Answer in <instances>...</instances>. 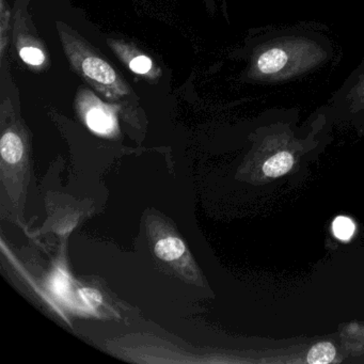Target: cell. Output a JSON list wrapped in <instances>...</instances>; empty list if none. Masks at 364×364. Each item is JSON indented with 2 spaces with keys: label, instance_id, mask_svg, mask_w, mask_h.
Segmentation results:
<instances>
[{
  "label": "cell",
  "instance_id": "obj_1",
  "mask_svg": "<svg viewBox=\"0 0 364 364\" xmlns=\"http://www.w3.org/2000/svg\"><path fill=\"white\" fill-rule=\"evenodd\" d=\"M326 56L318 44L306 38H282L255 54L251 76L261 80H285L316 67Z\"/></svg>",
  "mask_w": 364,
  "mask_h": 364
},
{
  "label": "cell",
  "instance_id": "obj_2",
  "mask_svg": "<svg viewBox=\"0 0 364 364\" xmlns=\"http://www.w3.org/2000/svg\"><path fill=\"white\" fill-rule=\"evenodd\" d=\"M57 31L65 56L80 77L107 99L118 100L129 95V85L90 44L63 23H57Z\"/></svg>",
  "mask_w": 364,
  "mask_h": 364
},
{
  "label": "cell",
  "instance_id": "obj_3",
  "mask_svg": "<svg viewBox=\"0 0 364 364\" xmlns=\"http://www.w3.org/2000/svg\"><path fill=\"white\" fill-rule=\"evenodd\" d=\"M77 106L91 131L100 135H109L117 129V118L110 106L106 105L91 91L80 89Z\"/></svg>",
  "mask_w": 364,
  "mask_h": 364
},
{
  "label": "cell",
  "instance_id": "obj_4",
  "mask_svg": "<svg viewBox=\"0 0 364 364\" xmlns=\"http://www.w3.org/2000/svg\"><path fill=\"white\" fill-rule=\"evenodd\" d=\"M0 153L8 164L20 163L24 154V144L20 135L10 129L6 131L0 141Z\"/></svg>",
  "mask_w": 364,
  "mask_h": 364
},
{
  "label": "cell",
  "instance_id": "obj_5",
  "mask_svg": "<svg viewBox=\"0 0 364 364\" xmlns=\"http://www.w3.org/2000/svg\"><path fill=\"white\" fill-rule=\"evenodd\" d=\"M127 50H129V56L120 50H114L119 58L122 59L127 63L132 72L139 75H148L153 71V61L150 57L136 50L135 48L124 44Z\"/></svg>",
  "mask_w": 364,
  "mask_h": 364
},
{
  "label": "cell",
  "instance_id": "obj_6",
  "mask_svg": "<svg viewBox=\"0 0 364 364\" xmlns=\"http://www.w3.org/2000/svg\"><path fill=\"white\" fill-rule=\"evenodd\" d=\"M293 165V155L287 151H283V152L277 153L264 163L263 172L266 176H269V178H278L283 174H287L291 169Z\"/></svg>",
  "mask_w": 364,
  "mask_h": 364
},
{
  "label": "cell",
  "instance_id": "obj_7",
  "mask_svg": "<svg viewBox=\"0 0 364 364\" xmlns=\"http://www.w3.org/2000/svg\"><path fill=\"white\" fill-rule=\"evenodd\" d=\"M184 242L178 237L168 236L155 245V255L164 261H174L180 259L185 253Z\"/></svg>",
  "mask_w": 364,
  "mask_h": 364
},
{
  "label": "cell",
  "instance_id": "obj_8",
  "mask_svg": "<svg viewBox=\"0 0 364 364\" xmlns=\"http://www.w3.org/2000/svg\"><path fill=\"white\" fill-rule=\"evenodd\" d=\"M10 21L11 10L6 0H0V57L3 61L9 43Z\"/></svg>",
  "mask_w": 364,
  "mask_h": 364
},
{
  "label": "cell",
  "instance_id": "obj_9",
  "mask_svg": "<svg viewBox=\"0 0 364 364\" xmlns=\"http://www.w3.org/2000/svg\"><path fill=\"white\" fill-rule=\"evenodd\" d=\"M336 357V348L329 342L318 343L310 349L308 353V362L311 364H327L333 361Z\"/></svg>",
  "mask_w": 364,
  "mask_h": 364
},
{
  "label": "cell",
  "instance_id": "obj_10",
  "mask_svg": "<svg viewBox=\"0 0 364 364\" xmlns=\"http://www.w3.org/2000/svg\"><path fill=\"white\" fill-rule=\"evenodd\" d=\"M355 223L347 217H336L332 223V232H333L334 236L340 240L347 242V240H350L355 234Z\"/></svg>",
  "mask_w": 364,
  "mask_h": 364
},
{
  "label": "cell",
  "instance_id": "obj_11",
  "mask_svg": "<svg viewBox=\"0 0 364 364\" xmlns=\"http://www.w3.org/2000/svg\"><path fill=\"white\" fill-rule=\"evenodd\" d=\"M80 295L85 304L92 309L97 308L103 301L102 294L97 289H91V287H85V289H80Z\"/></svg>",
  "mask_w": 364,
  "mask_h": 364
},
{
  "label": "cell",
  "instance_id": "obj_12",
  "mask_svg": "<svg viewBox=\"0 0 364 364\" xmlns=\"http://www.w3.org/2000/svg\"><path fill=\"white\" fill-rule=\"evenodd\" d=\"M53 287H54L55 291L58 294H63L67 291L68 287H70L69 279H68L67 274H63V272H59L58 274L54 277Z\"/></svg>",
  "mask_w": 364,
  "mask_h": 364
},
{
  "label": "cell",
  "instance_id": "obj_13",
  "mask_svg": "<svg viewBox=\"0 0 364 364\" xmlns=\"http://www.w3.org/2000/svg\"><path fill=\"white\" fill-rule=\"evenodd\" d=\"M29 0H16L14 3V20L16 18H23L28 14L27 9H28Z\"/></svg>",
  "mask_w": 364,
  "mask_h": 364
},
{
  "label": "cell",
  "instance_id": "obj_14",
  "mask_svg": "<svg viewBox=\"0 0 364 364\" xmlns=\"http://www.w3.org/2000/svg\"><path fill=\"white\" fill-rule=\"evenodd\" d=\"M353 100H364V82L358 85Z\"/></svg>",
  "mask_w": 364,
  "mask_h": 364
}]
</instances>
